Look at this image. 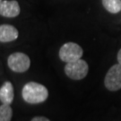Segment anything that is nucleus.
<instances>
[{
    "label": "nucleus",
    "mask_w": 121,
    "mask_h": 121,
    "mask_svg": "<svg viewBox=\"0 0 121 121\" xmlns=\"http://www.w3.org/2000/svg\"><path fill=\"white\" fill-rule=\"evenodd\" d=\"M117 61H118L119 64H121V48L120 50L118 51V53H117Z\"/></svg>",
    "instance_id": "f8f14e48"
},
{
    "label": "nucleus",
    "mask_w": 121,
    "mask_h": 121,
    "mask_svg": "<svg viewBox=\"0 0 121 121\" xmlns=\"http://www.w3.org/2000/svg\"><path fill=\"white\" fill-rule=\"evenodd\" d=\"M18 36L19 32L14 26L10 24H2L0 26V41L2 43L13 41Z\"/></svg>",
    "instance_id": "0eeeda50"
},
{
    "label": "nucleus",
    "mask_w": 121,
    "mask_h": 121,
    "mask_svg": "<svg viewBox=\"0 0 121 121\" xmlns=\"http://www.w3.org/2000/svg\"><path fill=\"white\" fill-rule=\"evenodd\" d=\"M89 71L86 61L78 59L73 62L66 63L65 66V74L72 80H82L85 77Z\"/></svg>",
    "instance_id": "f03ea898"
},
{
    "label": "nucleus",
    "mask_w": 121,
    "mask_h": 121,
    "mask_svg": "<svg viewBox=\"0 0 121 121\" xmlns=\"http://www.w3.org/2000/svg\"><path fill=\"white\" fill-rule=\"evenodd\" d=\"M31 121H50L48 118L45 117H41V116H37V117H34Z\"/></svg>",
    "instance_id": "9b49d317"
},
{
    "label": "nucleus",
    "mask_w": 121,
    "mask_h": 121,
    "mask_svg": "<svg viewBox=\"0 0 121 121\" xmlns=\"http://www.w3.org/2000/svg\"><path fill=\"white\" fill-rule=\"evenodd\" d=\"M13 117V109L10 105L2 104L0 106V121H11Z\"/></svg>",
    "instance_id": "9d476101"
},
{
    "label": "nucleus",
    "mask_w": 121,
    "mask_h": 121,
    "mask_svg": "<svg viewBox=\"0 0 121 121\" xmlns=\"http://www.w3.org/2000/svg\"><path fill=\"white\" fill-rule=\"evenodd\" d=\"M102 4L111 13H117L121 11V0H102Z\"/></svg>",
    "instance_id": "1a4fd4ad"
},
{
    "label": "nucleus",
    "mask_w": 121,
    "mask_h": 121,
    "mask_svg": "<svg viewBox=\"0 0 121 121\" xmlns=\"http://www.w3.org/2000/svg\"><path fill=\"white\" fill-rule=\"evenodd\" d=\"M104 85L110 91L121 89V64H116L108 69L104 79Z\"/></svg>",
    "instance_id": "39448f33"
},
{
    "label": "nucleus",
    "mask_w": 121,
    "mask_h": 121,
    "mask_svg": "<svg viewBox=\"0 0 121 121\" xmlns=\"http://www.w3.org/2000/svg\"><path fill=\"white\" fill-rule=\"evenodd\" d=\"M0 14L4 17L13 18L20 14V5L15 0H1Z\"/></svg>",
    "instance_id": "423d86ee"
},
{
    "label": "nucleus",
    "mask_w": 121,
    "mask_h": 121,
    "mask_svg": "<svg viewBox=\"0 0 121 121\" xmlns=\"http://www.w3.org/2000/svg\"><path fill=\"white\" fill-rule=\"evenodd\" d=\"M7 65L15 73H23L30 68V57L22 52H14L8 56Z\"/></svg>",
    "instance_id": "7ed1b4c3"
},
{
    "label": "nucleus",
    "mask_w": 121,
    "mask_h": 121,
    "mask_svg": "<svg viewBox=\"0 0 121 121\" xmlns=\"http://www.w3.org/2000/svg\"><path fill=\"white\" fill-rule=\"evenodd\" d=\"M13 97H14V92L12 82L8 81L4 82V84L0 88V100L2 104L11 105L13 100Z\"/></svg>",
    "instance_id": "6e6552de"
},
{
    "label": "nucleus",
    "mask_w": 121,
    "mask_h": 121,
    "mask_svg": "<svg viewBox=\"0 0 121 121\" xmlns=\"http://www.w3.org/2000/svg\"><path fill=\"white\" fill-rule=\"evenodd\" d=\"M22 95L27 103L39 104L44 102L48 99V91L46 87L40 83L30 82L23 86Z\"/></svg>",
    "instance_id": "f257e3e1"
},
{
    "label": "nucleus",
    "mask_w": 121,
    "mask_h": 121,
    "mask_svg": "<svg viewBox=\"0 0 121 121\" xmlns=\"http://www.w3.org/2000/svg\"><path fill=\"white\" fill-rule=\"evenodd\" d=\"M83 54L82 48L74 42H66L59 49V57L65 63L81 59Z\"/></svg>",
    "instance_id": "20e7f679"
}]
</instances>
